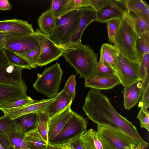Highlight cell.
Listing matches in <instances>:
<instances>
[{
    "instance_id": "1",
    "label": "cell",
    "mask_w": 149,
    "mask_h": 149,
    "mask_svg": "<svg viewBox=\"0 0 149 149\" xmlns=\"http://www.w3.org/2000/svg\"><path fill=\"white\" fill-rule=\"evenodd\" d=\"M82 109L88 118L97 124L117 128L145 148L148 143L141 137L132 123L120 115L100 90L91 88L88 92Z\"/></svg>"
},
{
    "instance_id": "2",
    "label": "cell",
    "mask_w": 149,
    "mask_h": 149,
    "mask_svg": "<svg viewBox=\"0 0 149 149\" xmlns=\"http://www.w3.org/2000/svg\"><path fill=\"white\" fill-rule=\"evenodd\" d=\"M63 56L79 74L80 78L85 79L95 77L97 56L89 45L81 43L73 49L64 51Z\"/></svg>"
},
{
    "instance_id": "3",
    "label": "cell",
    "mask_w": 149,
    "mask_h": 149,
    "mask_svg": "<svg viewBox=\"0 0 149 149\" xmlns=\"http://www.w3.org/2000/svg\"><path fill=\"white\" fill-rule=\"evenodd\" d=\"M83 12L84 8H76L54 19L55 27L47 36L57 47L66 51L68 45L77 30Z\"/></svg>"
},
{
    "instance_id": "4",
    "label": "cell",
    "mask_w": 149,
    "mask_h": 149,
    "mask_svg": "<svg viewBox=\"0 0 149 149\" xmlns=\"http://www.w3.org/2000/svg\"><path fill=\"white\" fill-rule=\"evenodd\" d=\"M138 36L134 24L127 13L121 19L114 45L124 57L136 62L135 43Z\"/></svg>"
},
{
    "instance_id": "5",
    "label": "cell",
    "mask_w": 149,
    "mask_h": 149,
    "mask_svg": "<svg viewBox=\"0 0 149 149\" xmlns=\"http://www.w3.org/2000/svg\"><path fill=\"white\" fill-rule=\"evenodd\" d=\"M98 138L104 149H132L137 142L120 129L110 125L97 124Z\"/></svg>"
},
{
    "instance_id": "6",
    "label": "cell",
    "mask_w": 149,
    "mask_h": 149,
    "mask_svg": "<svg viewBox=\"0 0 149 149\" xmlns=\"http://www.w3.org/2000/svg\"><path fill=\"white\" fill-rule=\"evenodd\" d=\"M63 71L58 62L46 68L41 74H37V78L33 87L38 92L52 98L58 93Z\"/></svg>"
},
{
    "instance_id": "7",
    "label": "cell",
    "mask_w": 149,
    "mask_h": 149,
    "mask_svg": "<svg viewBox=\"0 0 149 149\" xmlns=\"http://www.w3.org/2000/svg\"><path fill=\"white\" fill-rule=\"evenodd\" d=\"M87 122L84 117L74 111L61 131L48 141L51 145L60 146L67 144L87 131Z\"/></svg>"
},
{
    "instance_id": "8",
    "label": "cell",
    "mask_w": 149,
    "mask_h": 149,
    "mask_svg": "<svg viewBox=\"0 0 149 149\" xmlns=\"http://www.w3.org/2000/svg\"><path fill=\"white\" fill-rule=\"evenodd\" d=\"M0 47L19 54L24 53L40 48L39 43L34 33L7 34Z\"/></svg>"
},
{
    "instance_id": "9",
    "label": "cell",
    "mask_w": 149,
    "mask_h": 149,
    "mask_svg": "<svg viewBox=\"0 0 149 149\" xmlns=\"http://www.w3.org/2000/svg\"><path fill=\"white\" fill-rule=\"evenodd\" d=\"M34 34L40 49L37 66L46 65L63 56L64 50L57 47L47 36L38 29L35 31Z\"/></svg>"
},
{
    "instance_id": "10",
    "label": "cell",
    "mask_w": 149,
    "mask_h": 149,
    "mask_svg": "<svg viewBox=\"0 0 149 149\" xmlns=\"http://www.w3.org/2000/svg\"><path fill=\"white\" fill-rule=\"evenodd\" d=\"M116 74L123 86H127L141 80L139 64L130 61L120 52L118 57Z\"/></svg>"
},
{
    "instance_id": "11",
    "label": "cell",
    "mask_w": 149,
    "mask_h": 149,
    "mask_svg": "<svg viewBox=\"0 0 149 149\" xmlns=\"http://www.w3.org/2000/svg\"><path fill=\"white\" fill-rule=\"evenodd\" d=\"M128 12L126 0H106L104 6L96 11V21L104 23L113 19H121Z\"/></svg>"
},
{
    "instance_id": "12",
    "label": "cell",
    "mask_w": 149,
    "mask_h": 149,
    "mask_svg": "<svg viewBox=\"0 0 149 149\" xmlns=\"http://www.w3.org/2000/svg\"><path fill=\"white\" fill-rule=\"evenodd\" d=\"M27 90L24 82L21 84L0 82V105L28 97Z\"/></svg>"
},
{
    "instance_id": "13",
    "label": "cell",
    "mask_w": 149,
    "mask_h": 149,
    "mask_svg": "<svg viewBox=\"0 0 149 149\" xmlns=\"http://www.w3.org/2000/svg\"><path fill=\"white\" fill-rule=\"evenodd\" d=\"M96 11L91 7L84 8L83 13L77 30L68 44L66 51L73 49L81 43V39L85 29L90 23L96 21Z\"/></svg>"
},
{
    "instance_id": "14",
    "label": "cell",
    "mask_w": 149,
    "mask_h": 149,
    "mask_svg": "<svg viewBox=\"0 0 149 149\" xmlns=\"http://www.w3.org/2000/svg\"><path fill=\"white\" fill-rule=\"evenodd\" d=\"M55 97L40 100H34L31 103L17 108L3 112L4 115L14 119L22 115L42 111L51 103Z\"/></svg>"
},
{
    "instance_id": "15",
    "label": "cell",
    "mask_w": 149,
    "mask_h": 149,
    "mask_svg": "<svg viewBox=\"0 0 149 149\" xmlns=\"http://www.w3.org/2000/svg\"><path fill=\"white\" fill-rule=\"evenodd\" d=\"M68 105L64 110L49 119L48 141L54 138L62 130L71 116L72 111Z\"/></svg>"
},
{
    "instance_id": "16",
    "label": "cell",
    "mask_w": 149,
    "mask_h": 149,
    "mask_svg": "<svg viewBox=\"0 0 149 149\" xmlns=\"http://www.w3.org/2000/svg\"><path fill=\"white\" fill-rule=\"evenodd\" d=\"M32 25L27 21L17 19L0 20V32L7 34L35 32Z\"/></svg>"
},
{
    "instance_id": "17",
    "label": "cell",
    "mask_w": 149,
    "mask_h": 149,
    "mask_svg": "<svg viewBox=\"0 0 149 149\" xmlns=\"http://www.w3.org/2000/svg\"><path fill=\"white\" fill-rule=\"evenodd\" d=\"M142 91L141 80L138 81L129 86H124L122 93L125 109L130 110L137 104L141 97Z\"/></svg>"
},
{
    "instance_id": "18",
    "label": "cell",
    "mask_w": 149,
    "mask_h": 149,
    "mask_svg": "<svg viewBox=\"0 0 149 149\" xmlns=\"http://www.w3.org/2000/svg\"><path fill=\"white\" fill-rule=\"evenodd\" d=\"M24 68L8 63L0 64V82L21 84L24 82L22 72Z\"/></svg>"
},
{
    "instance_id": "19",
    "label": "cell",
    "mask_w": 149,
    "mask_h": 149,
    "mask_svg": "<svg viewBox=\"0 0 149 149\" xmlns=\"http://www.w3.org/2000/svg\"><path fill=\"white\" fill-rule=\"evenodd\" d=\"M72 100L63 89L55 97V100L41 111L46 113L49 119L72 104Z\"/></svg>"
},
{
    "instance_id": "20",
    "label": "cell",
    "mask_w": 149,
    "mask_h": 149,
    "mask_svg": "<svg viewBox=\"0 0 149 149\" xmlns=\"http://www.w3.org/2000/svg\"><path fill=\"white\" fill-rule=\"evenodd\" d=\"M85 80V87L91 88L99 90L112 89L116 85L120 84L117 76L111 77H95Z\"/></svg>"
},
{
    "instance_id": "21",
    "label": "cell",
    "mask_w": 149,
    "mask_h": 149,
    "mask_svg": "<svg viewBox=\"0 0 149 149\" xmlns=\"http://www.w3.org/2000/svg\"><path fill=\"white\" fill-rule=\"evenodd\" d=\"M13 119L17 128L26 134L37 129L39 116L38 111L36 112L22 115Z\"/></svg>"
},
{
    "instance_id": "22",
    "label": "cell",
    "mask_w": 149,
    "mask_h": 149,
    "mask_svg": "<svg viewBox=\"0 0 149 149\" xmlns=\"http://www.w3.org/2000/svg\"><path fill=\"white\" fill-rule=\"evenodd\" d=\"M119 53L118 50L114 45L109 43H104L100 49V60L106 65L116 72Z\"/></svg>"
},
{
    "instance_id": "23",
    "label": "cell",
    "mask_w": 149,
    "mask_h": 149,
    "mask_svg": "<svg viewBox=\"0 0 149 149\" xmlns=\"http://www.w3.org/2000/svg\"><path fill=\"white\" fill-rule=\"evenodd\" d=\"M128 11H133L149 22V6L144 0H126Z\"/></svg>"
},
{
    "instance_id": "24",
    "label": "cell",
    "mask_w": 149,
    "mask_h": 149,
    "mask_svg": "<svg viewBox=\"0 0 149 149\" xmlns=\"http://www.w3.org/2000/svg\"><path fill=\"white\" fill-rule=\"evenodd\" d=\"M24 141L30 149H47L49 146L37 129L26 134Z\"/></svg>"
},
{
    "instance_id": "25",
    "label": "cell",
    "mask_w": 149,
    "mask_h": 149,
    "mask_svg": "<svg viewBox=\"0 0 149 149\" xmlns=\"http://www.w3.org/2000/svg\"><path fill=\"white\" fill-rule=\"evenodd\" d=\"M74 9V0H54L51 1L49 10L56 19Z\"/></svg>"
},
{
    "instance_id": "26",
    "label": "cell",
    "mask_w": 149,
    "mask_h": 149,
    "mask_svg": "<svg viewBox=\"0 0 149 149\" xmlns=\"http://www.w3.org/2000/svg\"><path fill=\"white\" fill-rule=\"evenodd\" d=\"M38 23L40 30L44 34L49 35L55 26L54 18L49 9L42 13L38 17Z\"/></svg>"
},
{
    "instance_id": "27",
    "label": "cell",
    "mask_w": 149,
    "mask_h": 149,
    "mask_svg": "<svg viewBox=\"0 0 149 149\" xmlns=\"http://www.w3.org/2000/svg\"><path fill=\"white\" fill-rule=\"evenodd\" d=\"M135 50L137 62L140 64L144 55L149 53V32L138 36L135 43Z\"/></svg>"
},
{
    "instance_id": "28",
    "label": "cell",
    "mask_w": 149,
    "mask_h": 149,
    "mask_svg": "<svg viewBox=\"0 0 149 149\" xmlns=\"http://www.w3.org/2000/svg\"><path fill=\"white\" fill-rule=\"evenodd\" d=\"M85 149H104L97 132L91 129L81 136Z\"/></svg>"
},
{
    "instance_id": "29",
    "label": "cell",
    "mask_w": 149,
    "mask_h": 149,
    "mask_svg": "<svg viewBox=\"0 0 149 149\" xmlns=\"http://www.w3.org/2000/svg\"><path fill=\"white\" fill-rule=\"evenodd\" d=\"M25 134L17 127L6 135L14 149H30L24 141Z\"/></svg>"
},
{
    "instance_id": "30",
    "label": "cell",
    "mask_w": 149,
    "mask_h": 149,
    "mask_svg": "<svg viewBox=\"0 0 149 149\" xmlns=\"http://www.w3.org/2000/svg\"><path fill=\"white\" fill-rule=\"evenodd\" d=\"M3 51L8 63L24 69H32L30 63L23 57L6 49H3Z\"/></svg>"
},
{
    "instance_id": "31",
    "label": "cell",
    "mask_w": 149,
    "mask_h": 149,
    "mask_svg": "<svg viewBox=\"0 0 149 149\" xmlns=\"http://www.w3.org/2000/svg\"><path fill=\"white\" fill-rule=\"evenodd\" d=\"M127 14L133 22L138 35L149 32V22L133 11H128Z\"/></svg>"
},
{
    "instance_id": "32",
    "label": "cell",
    "mask_w": 149,
    "mask_h": 149,
    "mask_svg": "<svg viewBox=\"0 0 149 149\" xmlns=\"http://www.w3.org/2000/svg\"><path fill=\"white\" fill-rule=\"evenodd\" d=\"M38 112L39 120L37 130L43 138L48 142V133L49 118L46 113L41 111Z\"/></svg>"
},
{
    "instance_id": "33",
    "label": "cell",
    "mask_w": 149,
    "mask_h": 149,
    "mask_svg": "<svg viewBox=\"0 0 149 149\" xmlns=\"http://www.w3.org/2000/svg\"><path fill=\"white\" fill-rule=\"evenodd\" d=\"M17 127L14 119L5 115L0 117V135L6 134Z\"/></svg>"
},
{
    "instance_id": "34",
    "label": "cell",
    "mask_w": 149,
    "mask_h": 149,
    "mask_svg": "<svg viewBox=\"0 0 149 149\" xmlns=\"http://www.w3.org/2000/svg\"><path fill=\"white\" fill-rule=\"evenodd\" d=\"M35 100L30 97L19 99L15 102L6 103L0 105V110L3 112L17 108L33 102Z\"/></svg>"
},
{
    "instance_id": "35",
    "label": "cell",
    "mask_w": 149,
    "mask_h": 149,
    "mask_svg": "<svg viewBox=\"0 0 149 149\" xmlns=\"http://www.w3.org/2000/svg\"><path fill=\"white\" fill-rule=\"evenodd\" d=\"M40 52V48L23 54H16L26 59L30 63L32 68L35 69L37 66Z\"/></svg>"
},
{
    "instance_id": "36",
    "label": "cell",
    "mask_w": 149,
    "mask_h": 149,
    "mask_svg": "<svg viewBox=\"0 0 149 149\" xmlns=\"http://www.w3.org/2000/svg\"><path fill=\"white\" fill-rule=\"evenodd\" d=\"M116 76L115 71L107 66L100 60L98 62L95 77H111Z\"/></svg>"
},
{
    "instance_id": "37",
    "label": "cell",
    "mask_w": 149,
    "mask_h": 149,
    "mask_svg": "<svg viewBox=\"0 0 149 149\" xmlns=\"http://www.w3.org/2000/svg\"><path fill=\"white\" fill-rule=\"evenodd\" d=\"M121 19H115L109 20L106 23L109 41L115 44V37L120 24Z\"/></svg>"
},
{
    "instance_id": "38",
    "label": "cell",
    "mask_w": 149,
    "mask_h": 149,
    "mask_svg": "<svg viewBox=\"0 0 149 149\" xmlns=\"http://www.w3.org/2000/svg\"><path fill=\"white\" fill-rule=\"evenodd\" d=\"M149 53L145 54L139 64L140 72L142 81L149 78Z\"/></svg>"
},
{
    "instance_id": "39",
    "label": "cell",
    "mask_w": 149,
    "mask_h": 149,
    "mask_svg": "<svg viewBox=\"0 0 149 149\" xmlns=\"http://www.w3.org/2000/svg\"><path fill=\"white\" fill-rule=\"evenodd\" d=\"M75 76L72 75L67 80L63 89L73 100L76 95Z\"/></svg>"
},
{
    "instance_id": "40",
    "label": "cell",
    "mask_w": 149,
    "mask_h": 149,
    "mask_svg": "<svg viewBox=\"0 0 149 149\" xmlns=\"http://www.w3.org/2000/svg\"><path fill=\"white\" fill-rule=\"evenodd\" d=\"M140 123V127L149 131V113L147 109L141 108L136 116Z\"/></svg>"
},
{
    "instance_id": "41",
    "label": "cell",
    "mask_w": 149,
    "mask_h": 149,
    "mask_svg": "<svg viewBox=\"0 0 149 149\" xmlns=\"http://www.w3.org/2000/svg\"><path fill=\"white\" fill-rule=\"evenodd\" d=\"M141 97L138 104V107L147 109L149 107V86L142 92Z\"/></svg>"
},
{
    "instance_id": "42",
    "label": "cell",
    "mask_w": 149,
    "mask_h": 149,
    "mask_svg": "<svg viewBox=\"0 0 149 149\" xmlns=\"http://www.w3.org/2000/svg\"><path fill=\"white\" fill-rule=\"evenodd\" d=\"M67 144L74 149H85L81 139V136L71 140Z\"/></svg>"
},
{
    "instance_id": "43",
    "label": "cell",
    "mask_w": 149,
    "mask_h": 149,
    "mask_svg": "<svg viewBox=\"0 0 149 149\" xmlns=\"http://www.w3.org/2000/svg\"><path fill=\"white\" fill-rule=\"evenodd\" d=\"M0 144L4 149H14L6 134L0 135Z\"/></svg>"
},
{
    "instance_id": "44",
    "label": "cell",
    "mask_w": 149,
    "mask_h": 149,
    "mask_svg": "<svg viewBox=\"0 0 149 149\" xmlns=\"http://www.w3.org/2000/svg\"><path fill=\"white\" fill-rule=\"evenodd\" d=\"M91 7L96 11L101 9L104 5L106 0H90Z\"/></svg>"
},
{
    "instance_id": "45",
    "label": "cell",
    "mask_w": 149,
    "mask_h": 149,
    "mask_svg": "<svg viewBox=\"0 0 149 149\" xmlns=\"http://www.w3.org/2000/svg\"><path fill=\"white\" fill-rule=\"evenodd\" d=\"M12 8L11 5L8 0H0V10H8Z\"/></svg>"
},
{
    "instance_id": "46",
    "label": "cell",
    "mask_w": 149,
    "mask_h": 149,
    "mask_svg": "<svg viewBox=\"0 0 149 149\" xmlns=\"http://www.w3.org/2000/svg\"><path fill=\"white\" fill-rule=\"evenodd\" d=\"M8 61L3 51V49L0 47V64L8 63Z\"/></svg>"
},
{
    "instance_id": "47",
    "label": "cell",
    "mask_w": 149,
    "mask_h": 149,
    "mask_svg": "<svg viewBox=\"0 0 149 149\" xmlns=\"http://www.w3.org/2000/svg\"><path fill=\"white\" fill-rule=\"evenodd\" d=\"M7 33L0 32V45L3 41L5 36Z\"/></svg>"
},
{
    "instance_id": "48",
    "label": "cell",
    "mask_w": 149,
    "mask_h": 149,
    "mask_svg": "<svg viewBox=\"0 0 149 149\" xmlns=\"http://www.w3.org/2000/svg\"><path fill=\"white\" fill-rule=\"evenodd\" d=\"M59 146L61 149H74L68 144H65Z\"/></svg>"
},
{
    "instance_id": "49",
    "label": "cell",
    "mask_w": 149,
    "mask_h": 149,
    "mask_svg": "<svg viewBox=\"0 0 149 149\" xmlns=\"http://www.w3.org/2000/svg\"><path fill=\"white\" fill-rule=\"evenodd\" d=\"M47 149H61L58 146H53L49 144Z\"/></svg>"
},
{
    "instance_id": "50",
    "label": "cell",
    "mask_w": 149,
    "mask_h": 149,
    "mask_svg": "<svg viewBox=\"0 0 149 149\" xmlns=\"http://www.w3.org/2000/svg\"><path fill=\"white\" fill-rule=\"evenodd\" d=\"M145 148L141 144H139L134 146L132 149H144Z\"/></svg>"
},
{
    "instance_id": "51",
    "label": "cell",
    "mask_w": 149,
    "mask_h": 149,
    "mask_svg": "<svg viewBox=\"0 0 149 149\" xmlns=\"http://www.w3.org/2000/svg\"><path fill=\"white\" fill-rule=\"evenodd\" d=\"M0 149H4L0 144Z\"/></svg>"
}]
</instances>
